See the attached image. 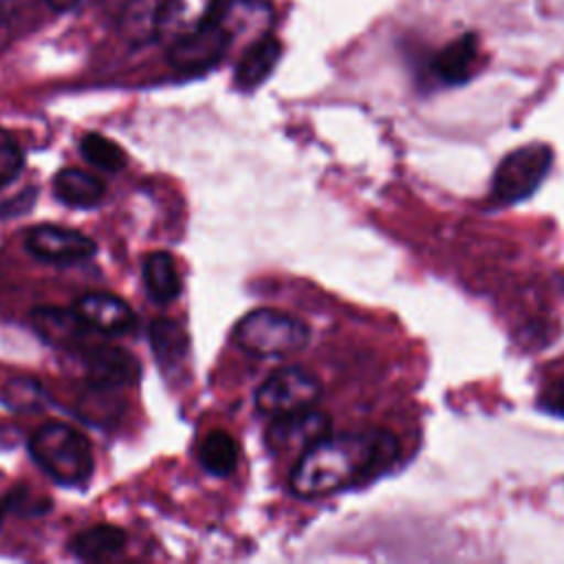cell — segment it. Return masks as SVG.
Returning a JSON list of instances; mask_svg holds the SVG:
<instances>
[{
  "instance_id": "obj_1",
  "label": "cell",
  "mask_w": 564,
  "mask_h": 564,
  "mask_svg": "<svg viewBox=\"0 0 564 564\" xmlns=\"http://www.w3.org/2000/svg\"><path fill=\"white\" fill-rule=\"evenodd\" d=\"M397 454L399 441L388 430L326 434L300 454L289 487L300 498L330 496L377 476Z\"/></svg>"
},
{
  "instance_id": "obj_2",
  "label": "cell",
  "mask_w": 564,
  "mask_h": 564,
  "mask_svg": "<svg viewBox=\"0 0 564 564\" xmlns=\"http://www.w3.org/2000/svg\"><path fill=\"white\" fill-rule=\"evenodd\" d=\"M33 460L55 482L79 487L95 471V454L88 438L68 423L51 421L37 427L29 441Z\"/></svg>"
},
{
  "instance_id": "obj_3",
  "label": "cell",
  "mask_w": 564,
  "mask_h": 564,
  "mask_svg": "<svg viewBox=\"0 0 564 564\" xmlns=\"http://www.w3.org/2000/svg\"><path fill=\"white\" fill-rule=\"evenodd\" d=\"M234 344L258 357H286L300 352L308 339L311 328L295 315L278 308L249 311L231 330Z\"/></svg>"
},
{
  "instance_id": "obj_4",
  "label": "cell",
  "mask_w": 564,
  "mask_h": 564,
  "mask_svg": "<svg viewBox=\"0 0 564 564\" xmlns=\"http://www.w3.org/2000/svg\"><path fill=\"white\" fill-rule=\"evenodd\" d=\"M551 165L553 150L546 143H529L509 152L494 172V198L509 205L531 196L546 178Z\"/></svg>"
},
{
  "instance_id": "obj_5",
  "label": "cell",
  "mask_w": 564,
  "mask_h": 564,
  "mask_svg": "<svg viewBox=\"0 0 564 564\" xmlns=\"http://www.w3.org/2000/svg\"><path fill=\"white\" fill-rule=\"evenodd\" d=\"M319 397L322 381L313 372L300 366H291L269 375L256 390L253 401L260 414L275 419L282 414L313 408Z\"/></svg>"
},
{
  "instance_id": "obj_6",
  "label": "cell",
  "mask_w": 564,
  "mask_h": 564,
  "mask_svg": "<svg viewBox=\"0 0 564 564\" xmlns=\"http://www.w3.org/2000/svg\"><path fill=\"white\" fill-rule=\"evenodd\" d=\"M231 40L229 29L216 15L200 29L174 40L167 48V59L181 73H200L225 57Z\"/></svg>"
},
{
  "instance_id": "obj_7",
  "label": "cell",
  "mask_w": 564,
  "mask_h": 564,
  "mask_svg": "<svg viewBox=\"0 0 564 564\" xmlns=\"http://www.w3.org/2000/svg\"><path fill=\"white\" fill-rule=\"evenodd\" d=\"M75 352H77L79 370L90 383V388L112 390V388H123L139 381L141 364L134 355H130L123 348L88 346Z\"/></svg>"
},
{
  "instance_id": "obj_8",
  "label": "cell",
  "mask_w": 564,
  "mask_h": 564,
  "mask_svg": "<svg viewBox=\"0 0 564 564\" xmlns=\"http://www.w3.org/2000/svg\"><path fill=\"white\" fill-rule=\"evenodd\" d=\"M24 245L31 256L51 264H77L97 253V245L90 236L59 225L31 227Z\"/></svg>"
},
{
  "instance_id": "obj_9",
  "label": "cell",
  "mask_w": 564,
  "mask_h": 564,
  "mask_svg": "<svg viewBox=\"0 0 564 564\" xmlns=\"http://www.w3.org/2000/svg\"><path fill=\"white\" fill-rule=\"evenodd\" d=\"M330 434V416L322 410L306 408L275 416L267 427V447L275 454L304 452L319 438Z\"/></svg>"
},
{
  "instance_id": "obj_10",
  "label": "cell",
  "mask_w": 564,
  "mask_h": 564,
  "mask_svg": "<svg viewBox=\"0 0 564 564\" xmlns=\"http://www.w3.org/2000/svg\"><path fill=\"white\" fill-rule=\"evenodd\" d=\"M220 0H159L154 9V35L167 44L212 22Z\"/></svg>"
},
{
  "instance_id": "obj_11",
  "label": "cell",
  "mask_w": 564,
  "mask_h": 564,
  "mask_svg": "<svg viewBox=\"0 0 564 564\" xmlns=\"http://www.w3.org/2000/svg\"><path fill=\"white\" fill-rule=\"evenodd\" d=\"M77 315L90 330L101 335H123L137 326L134 311L115 293L93 291L73 304Z\"/></svg>"
},
{
  "instance_id": "obj_12",
  "label": "cell",
  "mask_w": 564,
  "mask_h": 564,
  "mask_svg": "<svg viewBox=\"0 0 564 564\" xmlns=\"http://www.w3.org/2000/svg\"><path fill=\"white\" fill-rule=\"evenodd\" d=\"M480 55L478 35L463 33L460 37L447 42L430 57V73L443 86H458L474 77L476 62Z\"/></svg>"
},
{
  "instance_id": "obj_13",
  "label": "cell",
  "mask_w": 564,
  "mask_h": 564,
  "mask_svg": "<svg viewBox=\"0 0 564 564\" xmlns=\"http://www.w3.org/2000/svg\"><path fill=\"white\" fill-rule=\"evenodd\" d=\"M31 324L44 341H48L51 346L70 348V350H77L90 330L75 308H59V306L35 308L31 313Z\"/></svg>"
},
{
  "instance_id": "obj_14",
  "label": "cell",
  "mask_w": 564,
  "mask_h": 564,
  "mask_svg": "<svg viewBox=\"0 0 564 564\" xmlns=\"http://www.w3.org/2000/svg\"><path fill=\"white\" fill-rule=\"evenodd\" d=\"M280 55H282V44L278 37H273V35L258 37L245 51V55L236 68V86L240 90L258 88L273 73Z\"/></svg>"
},
{
  "instance_id": "obj_15",
  "label": "cell",
  "mask_w": 564,
  "mask_h": 564,
  "mask_svg": "<svg viewBox=\"0 0 564 564\" xmlns=\"http://www.w3.org/2000/svg\"><path fill=\"white\" fill-rule=\"evenodd\" d=\"M53 192L68 207L90 209L104 200L106 185L99 176L79 167H64L53 178Z\"/></svg>"
},
{
  "instance_id": "obj_16",
  "label": "cell",
  "mask_w": 564,
  "mask_h": 564,
  "mask_svg": "<svg viewBox=\"0 0 564 564\" xmlns=\"http://www.w3.org/2000/svg\"><path fill=\"white\" fill-rule=\"evenodd\" d=\"M143 282L156 304H170L181 293V278L174 258L165 251H152L143 258Z\"/></svg>"
},
{
  "instance_id": "obj_17",
  "label": "cell",
  "mask_w": 564,
  "mask_h": 564,
  "mask_svg": "<svg viewBox=\"0 0 564 564\" xmlns=\"http://www.w3.org/2000/svg\"><path fill=\"white\" fill-rule=\"evenodd\" d=\"M126 531L115 524H93L73 535L68 549L82 560H106L126 546Z\"/></svg>"
},
{
  "instance_id": "obj_18",
  "label": "cell",
  "mask_w": 564,
  "mask_h": 564,
  "mask_svg": "<svg viewBox=\"0 0 564 564\" xmlns=\"http://www.w3.org/2000/svg\"><path fill=\"white\" fill-rule=\"evenodd\" d=\"M187 333L185 328L170 317H156L150 324V346L161 368H176L187 355Z\"/></svg>"
},
{
  "instance_id": "obj_19",
  "label": "cell",
  "mask_w": 564,
  "mask_h": 564,
  "mask_svg": "<svg viewBox=\"0 0 564 564\" xmlns=\"http://www.w3.org/2000/svg\"><path fill=\"white\" fill-rule=\"evenodd\" d=\"M198 458L212 476H229L238 465V445L225 430H214L203 438Z\"/></svg>"
},
{
  "instance_id": "obj_20",
  "label": "cell",
  "mask_w": 564,
  "mask_h": 564,
  "mask_svg": "<svg viewBox=\"0 0 564 564\" xmlns=\"http://www.w3.org/2000/svg\"><path fill=\"white\" fill-rule=\"evenodd\" d=\"M0 401L13 412H40L48 403V392L33 377H13L0 388Z\"/></svg>"
},
{
  "instance_id": "obj_21",
  "label": "cell",
  "mask_w": 564,
  "mask_h": 564,
  "mask_svg": "<svg viewBox=\"0 0 564 564\" xmlns=\"http://www.w3.org/2000/svg\"><path fill=\"white\" fill-rule=\"evenodd\" d=\"M79 150H82L84 159L101 172L115 174V172L123 170L126 163H128V156H126L123 148L119 143L110 141L108 137L97 134V132L84 134L82 141H79Z\"/></svg>"
},
{
  "instance_id": "obj_22",
  "label": "cell",
  "mask_w": 564,
  "mask_h": 564,
  "mask_svg": "<svg viewBox=\"0 0 564 564\" xmlns=\"http://www.w3.org/2000/svg\"><path fill=\"white\" fill-rule=\"evenodd\" d=\"M24 165V154L18 145V141L0 128V187L9 185L22 170Z\"/></svg>"
},
{
  "instance_id": "obj_23",
  "label": "cell",
  "mask_w": 564,
  "mask_h": 564,
  "mask_svg": "<svg viewBox=\"0 0 564 564\" xmlns=\"http://www.w3.org/2000/svg\"><path fill=\"white\" fill-rule=\"evenodd\" d=\"M540 405L555 414V416H562L564 419V377H557L553 381H549L542 392H540Z\"/></svg>"
},
{
  "instance_id": "obj_24",
  "label": "cell",
  "mask_w": 564,
  "mask_h": 564,
  "mask_svg": "<svg viewBox=\"0 0 564 564\" xmlns=\"http://www.w3.org/2000/svg\"><path fill=\"white\" fill-rule=\"evenodd\" d=\"M55 11H68L73 7H77L82 0H46Z\"/></svg>"
},
{
  "instance_id": "obj_25",
  "label": "cell",
  "mask_w": 564,
  "mask_h": 564,
  "mask_svg": "<svg viewBox=\"0 0 564 564\" xmlns=\"http://www.w3.org/2000/svg\"><path fill=\"white\" fill-rule=\"evenodd\" d=\"M7 507H9V505L0 500V527H2V522H4V516H7Z\"/></svg>"
}]
</instances>
